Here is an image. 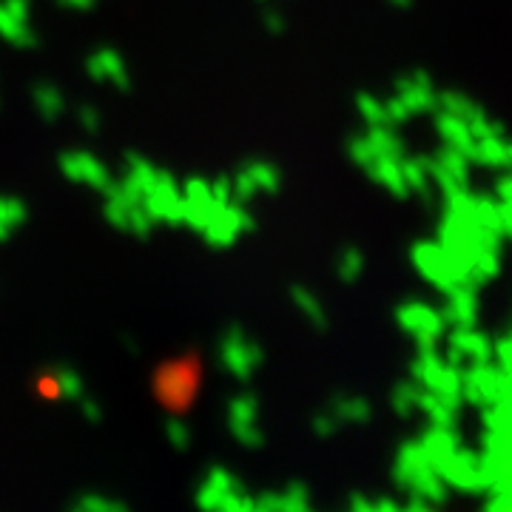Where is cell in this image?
Masks as SVG:
<instances>
[]
</instances>
